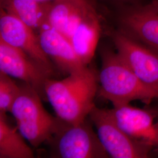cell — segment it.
<instances>
[{"label": "cell", "instance_id": "6da1fadb", "mask_svg": "<svg viewBox=\"0 0 158 158\" xmlns=\"http://www.w3.org/2000/svg\"><path fill=\"white\" fill-rule=\"evenodd\" d=\"M98 83V74L87 66L62 80L48 79L45 87L46 99L59 118L71 124H80L95 106Z\"/></svg>", "mask_w": 158, "mask_h": 158}, {"label": "cell", "instance_id": "7a4b0ae2", "mask_svg": "<svg viewBox=\"0 0 158 158\" xmlns=\"http://www.w3.org/2000/svg\"><path fill=\"white\" fill-rule=\"evenodd\" d=\"M101 57L99 94L111 102L113 107L129 104L135 100L148 106L158 99V91L143 83L117 51L104 48Z\"/></svg>", "mask_w": 158, "mask_h": 158}, {"label": "cell", "instance_id": "3957f363", "mask_svg": "<svg viewBox=\"0 0 158 158\" xmlns=\"http://www.w3.org/2000/svg\"><path fill=\"white\" fill-rule=\"evenodd\" d=\"M41 98L36 91L25 83L20 86V92L10 111L19 132L35 148L49 141L62 121L46 110Z\"/></svg>", "mask_w": 158, "mask_h": 158}, {"label": "cell", "instance_id": "277c9868", "mask_svg": "<svg viewBox=\"0 0 158 158\" xmlns=\"http://www.w3.org/2000/svg\"><path fill=\"white\" fill-rule=\"evenodd\" d=\"M48 143L53 158L110 157L97 134L85 120L77 124H71L62 121Z\"/></svg>", "mask_w": 158, "mask_h": 158}, {"label": "cell", "instance_id": "5b68a950", "mask_svg": "<svg viewBox=\"0 0 158 158\" xmlns=\"http://www.w3.org/2000/svg\"><path fill=\"white\" fill-rule=\"evenodd\" d=\"M97 134L110 157L113 158H148L153 149L125 134L111 118L107 109L94 106L89 115Z\"/></svg>", "mask_w": 158, "mask_h": 158}, {"label": "cell", "instance_id": "8992f818", "mask_svg": "<svg viewBox=\"0 0 158 158\" xmlns=\"http://www.w3.org/2000/svg\"><path fill=\"white\" fill-rule=\"evenodd\" d=\"M119 55L142 81L158 91V53L121 31L113 32Z\"/></svg>", "mask_w": 158, "mask_h": 158}, {"label": "cell", "instance_id": "52a82bcc", "mask_svg": "<svg viewBox=\"0 0 158 158\" xmlns=\"http://www.w3.org/2000/svg\"><path fill=\"white\" fill-rule=\"evenodd\" d=\"M0 38L8 44L26 53L51 75L54 64L43 51L38 35L18 18L1 8Z\"/></svg>", "mask_w": 158, "mask_h": 158}, {"label": "cell", "instance_id": "ba28073f", "mask_svg": "<svg viewBox=\"0 0 158 158\" xmlns=\"http://www.w3.org/2000/svg\"><path fill=\"white\" fill-rule=\"evenodd\" d=\"M0 72L19 79L46 98L45 87L51 76L26 53L0 38Z\"/></svg>", "mask_w": 158, "mask_h": 158}, {"label": "cell", "instance_id": "9c48e42d", "mask_svg": "<svg viewBox=\"0 0 158 158\" xmlns=\"http://www.w3.org/2000/svg\"><path fill=\"white\" fill-rule=\"evenodd\" d=\"M107 111L115 123L128 135L152 147L153 151L157 148L158 127L152 108H140L129 104Z\"/></svg>", "mask_w": 158, "mask_h": 158}, {"label": "cell", "instance_id": "30bf717a", "mask_svg": "<svg viewBox=\"0 0 158 158\" xmlns=\"http://www.w3.org/2000/svg\"><path fill=\"white\" fill-rule=\"evenodd\" d=\"M119 20V31L158 53V0L128 10Z\"/></svg>", "mask_w": 158, "mask_h": 158}, {"label": "cell", "instance_id": "8fae6325", "mask_svg": "<svg viewBox=\"0 0 158 158\" xmlns=\"http://www.w3.org/2000/svg\"><path fill=\"white\" fill-rule=\"evenodd\" d=\"M38 36L43 51L63 72L74 73L87 66L81 61L70 41L55 29L45 25Z\"/></svg>", "mask_w": 158, "mask_h": 158}, {"label": "cell", "instance_id": "7c38bea8", "mask_svg": "<svg viewBox=\"0 0 158 158\" xmlns=\"http://www.w3.org/2000/svg\"><path fill=\"white\" fill-rule=\"evenodd\" d=\"M91 8L86 0H53L49 6L45 25L70 40L85 12Z\"/></svg>", "mask_w": 158, "mask_h": 158}, {"label": "cell", "instance_id": "4fadbf2b", "mask_svg": "<svg viewBox=\"0 0 158 158\" xmlns=\"http://www.w3.org/2000/svg\"><path fill=\"white\" fill-rule=\"evenodd\" d=\"M101 31V24L96 12L93 8H89L70 40L76 54L85 66L93 58Z\"/></svg>", "mask_w": 158, "mask_h": 158}, {"label": "cell", "instance_id": "5bb4252c", "mask_svg": "<svg viewBox=\"0 0 158 158\" xmlns=\"http://www.w3.org/2000/svg\"><path fill=\"white\" fill-rule=\"evenodd\" d=\"M2 9L18 18L35 31H40L46 23L51 1L35 0H3Z\"/></svg>", "mask_w": 158, "mask_h": 158}, {"label": "cell", "instance_id": "9a60e30c", "mask_svg": "<svg viewBox=\"0 0 158 158\" xmlns=\"http://www.w3.org/2000/svg\"><path fill=\"white\" fill-rule=\"evenodd\" d=\"M24 137L12 128L0 113V158H33L32 149L24 141Z\"/></svg>", "mask_w": 158, "mask_h": 158}, {"label": "cell", "instance_id": "2e32d148", "mask_svg": "<svg viewBox=\"0 0 158 158\" xmlns=\"http://www.w3.org/2000/svg\"><path fill=\"white\" fill-rule=\"evenodd\" d=\"M20 92V87L10 76L0 72V113L10 112Z\"/></svg>", "mask_w": 158, "mask_h": 158}, {"label": "cell", "instance_id": "e0dca14e", "mask_svg": "<svg viewBox=\"0 0 158 158\" xmlns=\"http://www.w3.org/2000/svg\"><path fill=\"white\" fill-rule=\"evenodd\" d=\"M152 108L153 110H154L155 114H156V123H157V125H158V104L156 105V106H154V107H152ZM153 154H155L156 155H158V146L153 151Z\"/></svg>", "mask_w": 158, "mask_h": 158}, {"label": "cell", "instance_id": "ac0fdd59", "mask_svg": "<svg viewBox=\"0 0 158 158\" xmlns=\"http://www.w3.org/2000/svg\"><path fill=\"white\" fill-rule=\"evenodd\" d=\"M35 1H39V2H49V1H51L52 0H35ZM53 1V0H52Z\"/></svg>", "mask_w": 158, "mask_h": 158}, {"label": "cell", "instance_id": "d6986e66", "mask_svg": "<svg viewBox=\"0 0 158 158\" xmlns=\"http://www.w3.org/2000/svg\"><path fill=\"white\" fill-rule=\"evenodd\" d=\"M1 1H3V0H1Z\"/></svg>", "mask_w": 158, "mask_h": 158}]
</instances>
